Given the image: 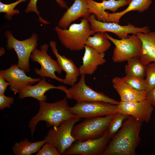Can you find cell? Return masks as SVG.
Listing matches in <instances>:
<instances>
[{
	"label": "cell",
	"instance_id": "obj_1",
	"mask_svg": "<svg viewBox=\"0 0 155 155\" xmlns=\"http://www.w3.org/2000/svg\"><path fill=\"white\" fill-rule=\"evenodd\" d=\"M142 125V122L129 116L102 155H135Z\"/></svg>",
	"mask_w": 155,
	"mask_h": 155
},
{
	"label": "cell",
	"instance_id": "obj_2",
	"mask_svg": "<svg viewBox=\"0 0 155 155\" xmlns=\"http://www.w3.org/2000/svg\"><path fill=\"white\" fill-rule=\"evenodd\" d=\"M39 102V111L29 123L32 138L36 126L39 121L45 122L47 127H57L63 121L76 116L70 111L66 98L53 103H48L46 101Z\"/></svg>",
	"mask_w": 155,
	"mask_h": 155
},
{
	"label": "cell",
	"instance_id": "obj_3",
	"mask_svg": "<svg viewBox=\"0 0 155 155\" xmlns=\"http://www.w3.org/2000/svg\"><path fill=\"white\" fill-rule=\"evenodd\" d=\"M55 30L61 43L71 51L83 50L88 37L94 33L90 28L88 19L84 18L80 23L71 24L67 29H62L57 26Z\"/></svg>",
	"mask_w": 155,
	"mask_h": 155
},
{
	"label": "cell",
	"instance_id": "obj_4",
	"mask_svg": "<svg viewBox=\"0 0 155 155\" xmlns=\"http://www.w3.org/2000/svg\"><path fill=\"white\" fill-rule=\"evenodd\" d=\"M4 34L7 39L6 47L7 50H14L18 59L17 65L26 73L29 72L30 71V58L38 45V35L33 33L29 38L21 40L15 38L11 31H5Z\"/></svg>",
	"mask_w": 155,
	"mask_h": 155
},
{
	"label": "cell",
	"instance_id": "obj_5",
	"mask_svg": "<svg viewBox=\"0 0 155 155\" xmlns=\"http://www.w3.org/2000/svg\"><path fill=\"white\" fill-rule=\"evenodd\" d=\"M114 115L86 118L74 126L72 135L76 140L81 141L100 137L107 130Z\"/></svg>",
	"mask_w": 155,
	"mask_h": 155
},
{
	"label": "cell",
	"instance_id": "obj_6",
	"mask_svg": "<svg viewBox=\"0 0 155 155\" xmlns=\"http://www.w3.org/2000/svg\"><path fill=\"white\" fill-rule=\"evenodd\" d=\"M81 119L76 116L62 122L59 126L53 127L49 131L44 139L47 143L54 146L61 155L76 141L72 134L75 124Z\"/></svg>",
	"mask_w": 155,
	"mask_h": 155
},
{
	"label": "cell",
	"instance_id": "obj_7",
	"mask_svg": "<svg viewBox=\"0 0 155 155\" xmlns=\"http://www.w3.org/2000/svg\"><path fill=\"white\" fill-rule=\"evenodd\" d=\"M105 33L107 38L115 46L112 57L114 62L128 61L133 58L140 56L142 42L136 34L118 39L112 37L106 32Z\"/></svg>",
	"mask_w": 155,
	"mask_h": 155
},
{
	"label": "cell",
	"instance_id": "obj_8",
	"mask_svg": "<svg viewBox=\"0 0 155 155\" xmlns=\"http://www.w3.org/2000/svg\"><path fill=\"white\" fill-rule=\"evenodd\" d=\"M66 95L67 98L72 99L77 102L103 101L118 105L120 102L90 88L86 83L84 75H81L77 83L67 89Z\"/></svg>",
	"mask_w": 155,
	"mask_h": 155
},
{
	"label": "cell",
	"instance_id": "obj_9",
	"mask_svg": "<svg viewBox=\"0 0 155 155\" xmlns=\"http://www.w3.org/2000/svg\"><path fill=\"white\" fill-rule=\"evenodd\" d=\"M49 47L48 44L44 43L41 45L40 49L36 48L32 53L30 57L32 61L38 63L41 66L40 69L34 68L35 72L41 77H49L63 83L64 79L59 78L55 74L56 72L60 75L62 70L57 61L48 54Z\"/></svg>",
	"mask_w": 155,
	"mask_h": 155
},
{
	"label": "cell",
	"instance_id": "obj_10",
	"mask_svg": "<svg viewBox=\"0 0 155 155\" xmlns=\"http://www.w3.org/2000/svg\"><path fill=\"white\" fill-rule=\"evenodd\" d=\"M91 30L94 33L97 32H110L115 34L120 39L128 37L130 33L136 34L141 32L147 33L150 31L149 27L145 26L138 27L130 24L121 26L114 22H104L98 20L95 14H91L87 18Z\"/></svg>",
	"mask_w": 155,
	"mask_h": 155
},
{
	"label": "cell",
	"instance_id": "obj_11",
	"mask_svg": "<svg viewBox=\"0 0 155 155\" xmlns=\"http://www.w3.org/2000/svg\"><path fill=\"white\" fill-rule=\"evenodd\" d=\"M118 105L103 101L77 102L70 111L80 119L102 117L118 113Z\"/></svg>",
	"mask_w": 155,
	"mask_h": 155
},
{
	"label": "cell",
	"instance_id": "obj_12",
	"mask_svg": "<svg viewBox=\"0 0 155 155\" xmlns=\"http://www.w3.org/2000/svg\"><path fill=\"white\" fill-rule=\"evenodd\" d=\"M111 138L106 130L98 138L83 141L76 140L66 150L64 154L102 155Z\"/></svg>",
	"mask_w": 155,
	"mask_h": 155
},
{
	"label": "cell",
	"instance_id": "obj_13",
	"mask_svg": "<svg viewBox=\"0 0 155 155\" xmlns=\"http://www.w3.org/2000/svg\"><path fill=\"white\" fill-rule=\"evenodd\" d=\"M118 113L131 116L141 122H149L154 107L147 99L137 101H120Z\"/></svg>",
	"mask_w": 155,
	"mask_h": 155
},
{
	"label": "cell",
	"instance_id": "obj_14",
	"mask_svg": "<svg viewBox=\"0 0 155 155\" xmlns=\"http://www.w3.org/2000/svg\"><path fill=\"white\" fill-rule=\"evenodd\" d=\"M26 73L17 65L13 64L7 69L0 70V75L9 83L11 90L19 93L26 86L32 85L41 79L28 77Z\"/></svg>",
	"mask_w": 155,
	"mask_h": 155
},
{
	"label": "cell",
	"instance_id": "obj_15",
	"mask_svg": "<svg viewBox=\"0 0 155 155\" xmlns=\"http://www.w3.org/2000/svg\"><path fill=\"white\" fill-rule=\"evenodd\" d=\"M57 89L67 93V88L64 86H55L47 82L45 78H42L36 84L28 85L24 88L18 93V97L22 99L28 97L34 98L40 101H46L47 95L45 94L52 89Z\"/></svg>",
	"mask_w": 155,
	"mask_h": 155
},
{
	"label": "cell",
	"instance_id": "obj_16",
	"mask_svg": "<svg viewBox=\"0 0 155 155\" xmlns=\"http://www.w3.org/2000/svg\"><path fill=\"white\" fill-rule=\"evenodd\" d=\"M56 45L57 42L55 41L50 42L49 46L57 58L59 66L66 73L63 83L71 86L77 82L78 77L80 75L79 68L72 60L58 53Z\"/></svg>",
	"mask_w": 155,
	"mask_h": 155
},
{
	"label": "cell",
	"instance_id": "obj_17",
	"mask_svg": "<svg viewBox=\"0 0 155 155\" xmlns=\"http://www.w3.org/2000/svg\"><path fill=\"white\" fill-rule=\"evenodd\" d=\"M91 14L87 0H75L63 14L58 26L62 29H67L72 22L80 18H87Z\"/></svg>",
	"mask_w": 155,
	"mask_h": 155
},
{
	"label": "cell",
	"instance_id": "obj_18",
	"mask_svg": "<svg viewBox=\"0 0 155 155\" xmlns=\"http://www.w3.org/2000/svg\"><path fill=\"white\" fill-rule=\"evenodd\" d=\"M89 10L91 14L95 15L98 20L107 22L108 14L106 10L115 13L121 7L129 4L125 0H103L101 2L93 0H87Z\"/></svg>",
	"mask_w": 155,
	"mask_h": 155
},
{
	"label": "cell",
	"instance_id": "obj_19",
	"mask_svg": "<svg viewBox=\"0 0 155 155\" xmlns=\"http://www.w3.org/2000/svg\"><path fill=\"white\" fill-rule=\"evenodd\" d=\"M85 52L82 57V65L79 68L80 75H91L96 71L98 66L106 62L105 53H100L92 48L85 45Z\"/></svg>",
	"mask_w": 155,
	"mask_h": 155
},
{
	"label": "cell",
	"instance_id": "obj_20",
	"mask_svg": "<svg viewBox=\"0 0 155 155\" xmlns=\"http://www.w3.org/2000/svg\"><path fill=\"white\" fill-rule=\"evenodd\" d=\"M113 86L121 98V101L133 102L146 99L147 92L135 89L125 82L121 78L115 77L112 80Z\"/></svg>",
	"mask_w": 155,
	"mask_h": 155
},
{
	"label": "cell",
	"instance_id": "obj_21",
	"mask_svg": "<svg viewBox=\"0 0 155 155\" xmlns=\"http://www.w3.org/2000/svg\"><path fill=\"white\" fill-rule=\"evenodd\" d=\"M136 35L142 42L140 57L143 63L147 65L155 62V31L139 32Z\"/></svg>",
	"mask_w": 155,
	"mask_h": 155
},
{
	"label": "cell",
	"instance_id": "obj_22",
	"mask_svg": "<svg viewBox=\"0 0 155 155\" xmlns=\"http://www.w3.org/2000/svg\"><path fill=\"white\" fill-rule=\"evenodd\" d=\"M152 0H132L128 7L123 11L110 13L107 11L108 20L107 22H114L119 24L121 17L128 12L132 11H137L140 13L147 10L152 3Z\"/></svg>",
	"mask_w": 155,
	"mask_h": 155
},
{
	"label": "cell",
	"instance_id": "obj_23",
	"mask_svg": "<svg viewBox=\"0 0 155 155\" xmlns=\"http://www.w3.org/2000/svg\"><path fill=\"white\" fill-rule=\"evenodd\" d=\"M43 140L31 142L26 138L19 142L16 143L12 148V150L16 155H31L38 152L46 143Z\"/></svg>",
	"mask_w": 155,
	"mask_h": 155
},
{
	"label": "cell",
	"instance_id": "obj_24",
	"mask_svg": "<svg viewBox=\"0 0 155 155\" xmlns=\"http://www.w3.org/2000/svg\"><path fill=\"white\" fill-rule=\"evenodd\" d=\"M92 35L88 37L85 42V45L94 49L99 53H105L111 45L105 32H97Z\"/></svg>",
	"mask_w": 155,
	"mask_h": 155
},
{
	"label": "cell",
	"instance_id": "obj_25",
	"mask_svg": "<svg viewBox=\"0 0 155 155\" xmlns=\"http://www.w3.org/2000/svg\"><path fill=\"white\" fill-rule=\"evenodd\" d=\"M127 62L125 67L126 75L145 78L146 65L143 63L140 57L133 58Z\"/></svg>",
	"mask_w": 155,
	"mask_h": 155
},
{
	"label": "cell",
	"instance_id": "obj_26",
	"mask_svg": "<svg viewBox=\"0 0 155 155\" xmlns=\"http://www.w3.org/2000/svg\"><path fill=\"white\" fill-rule=\"evenodd\" d=\"M129 115L117 113L115 114L110 121L108 128L107 132L111 138L118 131L122 126L123 122L128 117Z\"/></svg>",
	"mask_w": 155,
	"mask_h": 155
},
{
	"label": "cell",
	"instance_id": "obj_27",
	"mask_svg": "<svg viewBox=\"0 0 155 155\" xmlns=\"http://www.w3.org/2000/svg\"><path fill=\"white\" fill-rule=\"evenodd\" d=\"M63 8L67 9L68 7L66 3L63 0H55ZM38 0H30L25 10V12L28 13L34 12L38 17L39 22L44 24H48L50 22L47 21L42 18L40 15V13L38 11L37 7V2Z\"/></svg>",
	"mask_w": 155,
	"mask_h": 155
},
{
	"label": "cell",
	"instance_id": "obj_28",
	"mask_svg": "<svg viewBox=\"0 0 155 155\" xmlns=\"http://www.w3.org/2000/svg\"><path fill=\"white\" fill-rule=\"evenodd\" d=\"M28 0H18L10 4H5L0 1V12L5 13V18L7 20H11L12 17L15 14L20 13L18 9H15L16 6L19 3L25 2Z\"/></svg>",
	"mask_w": 155,
	"mask_h": 155
},
{
	"label": "cell",
	"instance_id": "obj_29",
	"mask_svg": "<svg viewBox=\"0 0 155 155\" xmlns=\"http://www.w3.org/2000/svg\"><path fill=\"white\" fill-rule=\"evenodd\" d=\"M121 78L135 89L139 91H146V84L145 78L126 75Z\"/></svg>",
	"mask_w": 155,
	"mask_h": 155
},
{
	"label": "cell",
	"instance_id": "obj_30",
	"mask_svg": "<svg viewBox=\"0 0 155 155\" xmlns=\"http://www.w3.org/2000/svg\"><path fill=\"white\" fill-rule=\"evenodd\" d=\"M145 79L148 92L155 87V62L146 65Z\"/></svg>",
	"mask_w": 155,
	"mask_h": 155
},
{
	"label": "cell",
	"instance_id": "obj_31",
	"mask_svg": "<svg viewBox=\"0 0 155 155\" xmlns=\"http://www.w3.org/2000/svg\"><path fill=\"white\" fill-rule=\"evenodd\" d=\"M36 155H61L56 148L52 144L46 142L38 152Z\"/></svg>",
	"mask_w": 155,
	"mask_h": 155
},
{
	"label": "cell",
	"instance_id": "obj_32",
	"mask_svg": "<svg viewBox=\"0 0 155 155\" xmlns=\"http://www.w3.org/2000/svg\"><path fill=\"white\" fill-rule=\"evenodd\" d=\"M14 102L13 97L7 96L4 94L0 95V109L3 110L5 108H9Z\"/></svg>",
	"mask_w": 155,
	"mask_h": 155
},
{
	"label": "cell",
	"instance_id": "obj_33",
	"mask_svg": "<svg viewBox=\"0 0 155 155\" xmlns=\"http://www.w3.org/2000/svg\"><path fill=\"white\" fill-rule=\"evenodd\" d=\"M146 99L152 105L155 107V87L147 92Z\"/></svg>",
	"mask_w": 155,
	"mask_h": 155
},
{
	"label": "cell",
	"instance_id": "obj_34",
	"mask_svg": "<svg viewBox=\"0 0 155 155\" xmlns=\"http://www.w3.org/2000/svg\"><path fill=\"white\" fill-rule=\"evenodd\" d=\"M9 83L1 75H0V95L4 94L5 92Z\"/></svg>",
	"mask_w": 155,
	"mask_h": 155
},
{
	"label": "cell",
	"instance_id": "obj_35",
	"mask_svg": "<svg viewBox=\"0 0 155 155\" xmlns=\"http://www.w3.org/2000/svg\"><path fill=\"white\" fill-rule=\"evenodd\" d=\"M0 51H1V52H0V56H1L4 53V50L3 48L1 47Z\"/></svg>",
	"mask_w": 155,
	"mask_h": 155
},
{
	"label": "cell",
	"instance_id": "obj_36",
	"mask_svg": "<svg viewBox=\"0 0 155 155\" xmlns=\"http://www.w3.org/2000/svg\"><path fill=\"white\" fill-rule=\"evenodd\" d=\"M126 0L128 2L129 4L132 0Z\"/></svg>",
	"mask_w": 155,
	"mask_h": 155
}]
</instances>
